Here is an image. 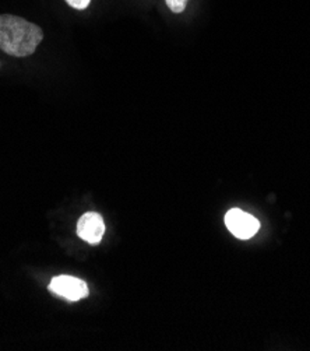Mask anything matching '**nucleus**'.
I'll use <instances>...</instances> for the list:
<instances>
[{
    "label": "nucleus",
    "instance_id": "20e7f679",
    "mask_svg": "<svg viewBox=\"0 0 310 351\" xmlns=\"http://www.w3.org/2000/svg\"><path fill=\"white\" fill-rule=\"evenodd\" d=\"M105 234V223L103 219L94 212L83 215L77 223V235L88 243H99Z\"/></svg>",
    "mask_w": 310,
    "mask_h": 351
},
{
    "label": "nucleus",
    "instance_id": "f257e3e1",
    "mask_svg": "<svg viewBox=\"0 0 310 351\" xmlns=\"http://www.w3.org/2000/svg\"><path fill=\"white\" fill-rule=\"evenodd\" d=\"M44 31L34 23L13 14H0V49L14 58H27L37 51Z\"/></svg>",
    "mask_w": 310,
    "mask_h": 351
},
{
    "label": "nucleus",
    "instance_id": "39448f33",
    "mask_svg": "<svg viewBox=\"0 0 310 351\" xmlns=\"http://www.w3.org/2000/svg\"><path fill=\"white\" fill-rule=\"evenodd\" d=\"M166 2V6L170 9L172 13H183L186 6H188V2L189 0H165Z\"/></svg>",
    "mask_w": 310,
    "mask_h": 351
},
{
    "label": "nucleus",
    "instance_id": "f03ea898",
    "mask_svg": "<svg viewBox=\"0 0 310 351\" xmlns=\"http://www.w3.org/2000/svg\"><path fill=\"white\" fill-rule=\"evenodd\" d=\"M49 291L73 302L87 298L90 294L88 286L86 285V282L73 276L53 277L49 285Z\"/></svg>",
    "mask_w": 310,
    "mask_h": 351
},
{
    "label": "nucleus",
    "instance_id": "423d86ee",
    "mask_svg": "<svg viewBox=\"0 0 310 351\" xmlns=\"http://www.w3.org/2000/svg\"><path fill=\"white\" fill-rule=\"evenodd\" d=\"M66 3L76 10H86L90 6L91 0H66Z\"/></svg>",
    "mask_w": 310,
    "mask_h": 351
},
{
    "label": "nucleus",
    "instance_id": "7ed1b4c3",
    "mask_svg": "<svg viewBox=\"0 0 310 351\" xmlns=\"http://www.w3.org/2000/svg\"><path fill=\"white\" fill-rule=\"evenodd\" d=\"M225 226L239 239L252 238L260 228V223L256 217L239 208H232L225 215Z\"/></svg>",
    "mask_w": 310,
    "mask_h": 351
}]
</instances>
